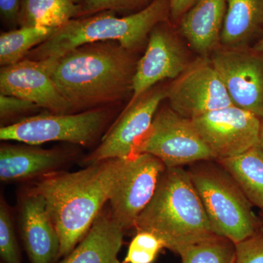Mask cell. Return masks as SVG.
<instances>
[{
  "instance_id": "d6986e66",
  "label": "cell",
  "mask_w": 263,
  "mask_h": 263,
  "mask_svg": "<svg viewBox=\"0 0 263 263\" xmlns=\"http://www.w3.org/2000/svg\"><path fill=\"white\" fill-rule=\"evenodd\" d=\"M263 32V0H228L221 46L249 45Z\"/></svg>"
},
{
  "instance_id": "1f68e13d",
  "label": "cell",
  "mask_w": 263,
  "mask_h": 263,
  "mask_svg": "<svg viewBox=\"0 0 263 263\" xmlns=\"http://www.w3.org/2000/svg\"><path fill=\"white\" fill-rule=\"evenodd\" d=\"M259 146L263 150V120L262 122V127H261L260 138H259Z\"/></svg>"
},
{
  "instance_id": "d4e9b609",
  "label": "cell",
  "mask_w": 263,
  "mask_h": 263,
  "mask_svg": "<svg viewBox=\"0 0 263 263\" xmlns=\"http://www.w3.org/2000/svg\"><path fill=\"white\" fill-rule=\"evenodd\" d=\"M0 254L5 263H22L9 208L3 200L0 205Z\"/></svg>"
},
{
  "instance_id": "44dd1931",
  "label": "cell",
  "mask_w": 263,
  "mask_h": 263,
  "mask_svg": "<svg viewBox=\"0 0 263 263\" xmlns=\"http://www.w3.org/2000/svg\"><path fill=\"white\" fill-rule=\"evenodd\" d=\"M82 15V5L70 0H22L20 27L59 29Z\"/></svg>"
},
{
  "instance_id": "d6a6232c",
  "label": "cell",
  "mask_w": 263,
  "mask_h": 263,
  "mask_svg": "<svg viewBox=\"0 0 263 263\" xmlns=\"http://www.w3.org/2000/svg\"><path fill=\"white\" fill-rule=\"evenodd\" d=\"M70 1L74 2L76 3H79V4H81L82 3V0H70Z\"/></svg>"
},
{
  "instance_id": "e0dca14e",
  "label": "cell",
  "mask_w": 263,
  "mask_h": 263,
  "mask_svg": "<svg viewBox=\"0 0 263 263\" xmlns=\"http://www.w3.org/2000/svg\"><path fill=\"white\" fill-rule=\"evenodd\" d=\"M68 157L57 150L4 144L0 148V179L4 182L25 181L57 171Z\"/></svg>"
},
{
  "instance_id": "f546056e",
  "label": "cell",
  "mask_w": 263,
  "mask_h": 263,
  "mask_svg": "<svg viewBox=\"0 0 263 263\" xmlns=\"http://www.w3.org/2000/svg\"><path fill=\"white\" fill-rule=\"evenodd\" d=\"M197 0H170L171 5V16L170 20L178 24L180 19L188 11Z\"/></svg>"
},
{
  "instance_id": "7c38bea8",
  "label": "cell",
  "mask_w": 263,
  "mask_h": 263,
  "mask_svg": "<svg viewBox=\"0 0 263 263\" xmlns=\"http://www.w3.org/2000/svg\"><path fill=\"white\" fill-rule=\"evenodd\" d=\"M169 22L159 24L150 33L146 51L137 63L128 104L160 81L177 79L191 63L188 52Z\"/></svg>"
},
{
  "instance_id": "8fae6325",
  "label": "cell",
  "mask_w": 263,
  "mask_h": 263,
  "mask_svg": "<svg viewBox=\"0 0 263 263\" xmlns=\"http://www.w3.org/2000/svg\"><path fill=\"white\" fill-rule=\"evenodd\" d=\"M214 160L232 158L259 144L262 120L235 105L192 120Z\"/></svg>"
},
{
  "instance_id": "836d02e7",
  "label": "cell",
  "mask_w": 263,
  "mask_h": 263,
  "mask_svg": "<svg viewBox=\"0 0 263 263\" xmlns=\"http://www.w3.org/2000/svg\"><path fill=\"white\" fill-rule=\"evenodd\" d=\"M262 217H263V212H262Z\"/></svg>"
},
{
  "instance_id": "4fadbf2b",
  "label": "cell",
  "mask_w": 263,
  "mask_h": 263,
  "mask_svg": "<svg viewBox=\"0 0 263 263\" xmlns=\"http://www.w3.org/2000/svg\"><path fill=\"white\" fill-rule=\"evenodd\" d=\"M166 87L152 88L124 111L104 136L101 143L84 160L86 166L111 159H125L133 155L135 147L146 134L162 100Z\"/></svg>"
},
{
  "instance_id": "9a60e30c",
  "label": "cell",
  "mask_w": 263,
  "mask_h": 263,
  "mask_svg": "<svg viewBox=\"0 0 263 263\" xmlns=\"http://www.w3.org/2000/svg\"><path fill=\"white\" fill-rule=\"evenodd\" d=\"M19 223L31 263H53L60 257V236L46 200L32 190L22 200Z\"/></svg>"
},
{
  "instance_id": "30bf717a",
  "label": "cell",
  "mask_w": 263,
  "mask_h": 263,
  "mask_svg": "<svg viewBox=\"0 0 263 263\" xmlns=\"http://www.w3.org/2000/svg\"><path fill=\"white\" fill-rule=\"evenodd\" d=\"M166 99L175 112L190 120L233 105L209 57L192 61L166 87Z\"/></svg>"
},
{
  "instance_id": "cb8c5ba5",
  "label": "cell",
  "mask_w": 263,
  "mask_h": 263,
  "mask_svg": "<svg viewBox=\"0 0 263 263\" xmlns=\"http://www.w3.org/2000/svg\"><path fill=\"white\" fill-rule=\"evenodd\" d=\"M164 245L153 233L137 231L128 248L123 263H153Z\"/></svg>"
},
{
  "instance_id": "5bb4252c",
  "label": "cell",
  "mask_w": 263,
  "mask_h": 263,
  "mask_svg": "<svg viewBox=\"0 0 263 263\" xmlns=\"http://www.w3.org/2000/svg\"><path fill=\"white\" fill-rule=\"evenodd\" d=\"M0 95L29 100L53 114H71L70 106L52 80L46 60L25 58L2 67Z\"/></svg>"
},
{
  "instance_id": "5b68a950",
  "label": "cell",
  "mask_w": 263,
  "mask_h": 263,
  "mask_svg": "<svg viewBox=\"0 0 263 263\" xmlns=\"http://www.w3.org/2000/svg\"><path fill=\"white\" fill-rule=\"evenodd\" d=\"M187 171L214 234L236 245L263 229L253 205L217 161L196 162Z\"/></svg>"
},
{
  "instance_id": "603a6c76",
  "label": "cell",
  "mask_w": 263,
  "mask_h": 263,
  "mask_svg": "<svg viewBox=\"0 0 263 263\" xmlns=\"http://www.w3.org/2000/svg\"><path fill=\"white\" fill-rule=\"evenodd\" d=\"M181 263H235V243L214 235L181 249Z\"/></svg>"
},
{
  "instance_id": "7a4b0ae2",
  "label": "cell",
  "mask_w": 263,
  "mask_h": 263,
  "mask_svg": "<svg viewBox=\"0 0 263 263\" xmlns=\"http://www.w3.org/2000/svg\"><path fill=\"white\" fill-rule=\"evenodd\" d=\"M45 60L71 111L115 103L132 92L138 61L115 41L84 45L57 60Z\"/></svg>"
},
{
  "instance_id": "277c9868",
  "label": "cell",
  "mask_w": 263,
  "mask_h": 263,
  "mask_svg": "<svg viewBox=\"0 0 263 263\" xmlns=\"http://www.w3.org/2000/svg\"><path fill=\"white\" fill-rule=\"evenodd\" d=\"M170 0H153L143 10L127 16L117 17L115 12L105 11L72 19L26 58L57 60L84 45L108 41L134 52L144 44L156 26L170 20Z\"/></svg>"
},
{
  "instance_id": "3957f363",
  "label": "cell",
  "mask_w": 263,
  "mask_h": 263,
  "mask_svg": "<svg viewBox=\"0 0 263 263\" xmlns=\"http://www.w3.org/2000/svg\"><path fill=\"white\" fill-rule=\"evenodd\" d=\"M135 228L153 233L165 249L177 254L215 235L190 174L183 167H166Z\"/></svg>"
},
{
  "instance_id": "f1b7e54d",
  "label": "cell",
  "mask_w": 263,
  "mask_h": 263,
  "mask_svg": "<svg viewBox=\"0 0 263 263\" xmlns=\"http://www.w3.org/2000/svg\"><path fill=\"white\" fill-rule=\"evenodd\" d=\"M22 0H0L2 18L8 24H18Z\"/></svg>"
},
{
  "instance_id": "ffe728a7",
  "label": "cell",
  "mask_w": 263,
  "mask_h": 263,
  "mask_svg": "<svg viewBox=\"0 0 263 263\" xmlns=\"http://www.w3.org/2000/svg\"><path fill=\"white\" fill-rule=\"evenodd\" d=\"M216 161L238 183L251 204L263 212V150L259 144L236 157Z\"/></svg>"
},
{
  "instance_id": "ba28073f",
  "label": "cell",
  "mask_w": 263,
  "mask_h": 263,
  "mask_svg": "<svg viewBox=\"0 0 263 263\" xmlns=\"http://www.w3.org/2000/svg\"><path fill=\"white\" fill-rule=\"evenodd\" d=\"M233 105L263 120V53L249 45L222 46L211 55Z\"/></svg>"
},
{
  "instance_id": "ac0fdd59",
  "label": "cell",
  "mask_w": 263,
  "mask_h": 263,
  "mask_svg": "<svg viewBox=\"0 0 263 263\" xmlns=\"http://www.w3.org/2000/svg\"><path fill=\"white\" fill-rule=\"evenodd\" d=\"M124 233L110 212L102 211L84 238L61 263H121L118 254Z\"/></svg>"
},
{
  "instance_id": "4316f807",
  "label": "cell",
  "mask_w": 263,
  "mask_h": 263,
  "mask_svg": "<svg viewBox=\"0 0 263 263\" xmlns=\"http://www.w3.org/2000/svg\"><path fill=\"white\" fill-rule=\"evenodd\" d=\"M235 247V263H263V229Z\"/></svg>"
},
{
  "instance_id": "2e32d148",
  "label": "cell",
  "mask_w": 263,
  "mask_h": 263,
  "mask_svg": "<svg viewBox=\"0 0 263 263\" xmlns=\"http://www.w3.org/2000/svg\"><path fill=\"white\" fill-rule=\"evenodd\" d=\"M228 0H197L179 22V31L200 57H209L221 46Z\"/></svg>"
},
{
  "instance_id": "7402d4cb",
  "label": "cell",
  "mask_w": 263,
  "mask_h": 263,
  "mask_svg": "<svg viewBox=\"0 0 263 263\" xmlns=\"http://www.w3.org/2000/svg\"><path fill=\"white\" fill-rule=\"evenodd\" d=\"M57 29L20 27L1 33L0 64L3 67L14 65L24 60L29 52L53 35Z\"/></svg>"
},
{
  "instance_id": "52a82bcc",
  "label": "cell",
  "mask_w": 263,
  "mask_h": 263,
  "mask_svg": "<svg viewBox=\"0 0 263 263\" xmlns=\"http://www.w3.org/2000/svg\"><path fill=\"white\" fill-rule=\"evenodd\" d=\"M108 119V113L101 108L76 114H41L3 126L0 139L32 146L64 141L86 146L95 141Z\"/></svg>"
},
{
  "instance_id": "8992f818",
  "label": "cell",
  "mask_w": 263,
  "mask_h": 263,
  "mask_svg": "<svg viewBox=\"0 0 263 263\" xmlns=\"http://www.w3.org/2000/svg\"><path fill=\"white\" fill-rule=\"evenodd\" d=\"M135 154L154 156L167 168L215 160L192 120L170 106L158 109L149 129L135 147Z\"/></svg>"
},
{
  "instance_id": "4dcf8cb0",
  "label": "cell",
  "mask_w": 263,
  "mask_h": 263,
  "mask_svg": "<svg viewBox=\"0 0 263 263\" xmlns=\"http://www.w3.org/2000/svg\"><path fill=\"white\" fill-rule=\"evenodd\" d=\"M254 47L257 48L259 51H262L263 53V32L261 35L259 36V38L258 41H257V43H256Z\"/></svg>"
},
{
  "instance_id": "484cf974",
  "label": "cell",
  "mask_w": 263,
  "mask_h": 263,
  "mask_svg": "<svg viewBox=\"0 0 263 263\" xmlns=\"http://www.w3.org/2000/svg\"><path fill=\"white\" fill-rule=\"evenodd\" d=\"M153 0H82L81 17L89 16L105 11L141 10Z\"/></svg>"
},
{
  "instance_id": "83f0119b",
  "label": "cell",
  "mask_w": 263,
  "mask_h": 263,
  "mask_svg": "<svg viewBox=\"0 0 263 263\" xmlns=\"http://www.w3.org/2000/svg\"><path fill=\"white\" fill-rule=\"evenodd\" d=\"M40 108L35 104L10 95H0V117L2 120L32 112Z\"/></svg>"
},
{
  "instance_id": "9c48e42d",
  "label": "cell",
  "mask_w": 263,
  "mask_h": 263,
  "mask_svg": "<svg viewBox=\"0 0 263 263\" xmlns=\"http://www.w3.org/2000/svg\"><path fill=\"white\" fill-rule=\"evenodd\" d=\"M165 169L159 159L148 154H135L126 158L108 200L112 219L124 231L135 228Z\"/></svg>"
},
{
  "instance_id": "6da1fadb",
  "label": "cell",
  "mask_w": 263,
  "mask_h": 263,
  "mask_svg": "<svg viewBox=\"0 0 263 263\" xmlns=\"http://www.w3.org/2000/svg\"><path fill=\"white\" fill-rule=\"evenodd\" d=\"M125 159L89 164L76 172L55 171L31 190L45 199L60 239V257H66L89 232L108 202Z\"/></svg>"
}]
</instances>
